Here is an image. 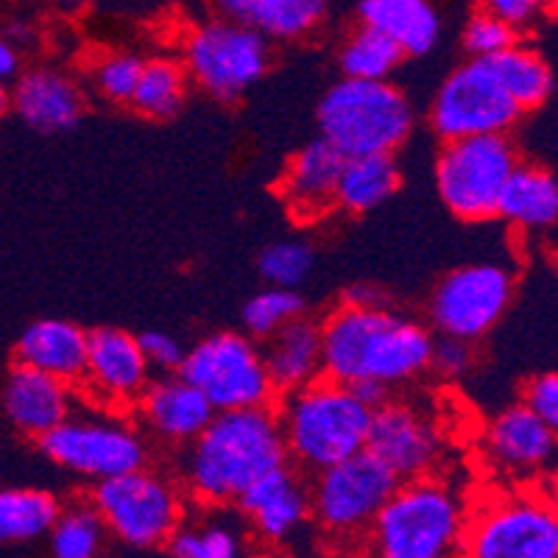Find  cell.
I'll return each mask as SVG.
<instances>
[{
  "instance_id": "1",
  "label": "cell",
  "mask_w": 558,
  "mask_h": 558,
  "mask_svg": "<svg viewBox=\"0 0 558 558\" xmlns=\"http://www.w3.org/2000/svg\"><path fill=\"white\" fill-rule=\"evenodd\" d=\"M318 327L324 377L343 386L377 383L391 391L430 372L433 332L383 302L357 305L343 299Z\"/></svg>"
},
{
  "instance_id": "37",
  "label": "cell",
  "mask_w": 558,
  "mask_h": 558,
  "mask_svg": "<svg viewBox=\"0 0 558 558\" xmlns=\"http://www.w3.org/2000/svg\"><path fill=\"white\" fill-rule=\"evenodd\" d=\"M313 263H316V254H313L307 243L279 241L263 248L257 268H260V277L266 279L268 286L293 288L296 291V286H302L311 277Z\"/></svg>"
},
{
  "instance_id": "17",
  "label": "cell",
  "mask_w": 558,
  "mask_h": 558,
  "mask_svg": "<svg viewBox=\"0 0 558 558\" xmlns=\"http://www.w3.org/2000/svg\"><path fill=\"white\" fill-rule=\"evenodd\" d=\"M366 450L397 475V481H416L436 472L441 458V436L425 411L411 402L386 400L375 408L368 427Z\"/></svg>"
},
{
  "instance_id": "47",
  "label": "cell",
  "mask_w": 558,
  "mask_h": 558,
  "mask_svg": "<svg viewBox=\"0 0 558 558\" xmlns=\"http://www.w3.org/2000/svg\"><path fill=\"white\" fill-rule=\"evenodd\" d=\"M51 3H57V7L62 9H82V7H89L93 0H51Z\"/></svg>"
},
{
  "instance_id": "12",
  "label": "cell",
  "mask_w": 558,
  "mask_h": 558,
  "mask_svg": "<svg viewBox=\"0 0 558 558\" xmlns=\"http://www.w3.org/2000/svg\"><path fill=\"white\" fill-rule=\"evenodd\" d=\"M43 456L59 470L89 477L93 483L148 466V445L143 430L126 418L107 416H73L53 427L37 441Z\"/></svg>"
},
{
  "instance_id": "24",
  "label": "cell",
  "mask_w": 558,
  "mask_h": 558,
  "mask_svg": "<svg viewBox=\"0 0 558 558\" xmlns=\"http://www.w3.org/2000/svg\"><path fill=\"white\" fill-rule=\"evenodd\" d=\"M263 361H266L277 397L311 386L318 377H324L322 327L305 316L296 318L282 327L277 336L268 338Z\"/></svg>"
},
{
  "instance_id": "4",
  "label": "cell",
  "mask_w": 558,
  "mask_h": 558,
  "mask_svg": "<svg viewBox=\"0 0 558 558\" xmlns=\"http://www.w3.org/2000/svg\"><path fill=\"white\" fill-rule=\"evenodd\" d=\"M274 411L282 427L288 461L313 475L366 450L375 416V408L330 377H318L311 386L286 393Z\"/></svg>"
},
{
  "instance_id": "44",
  "label": "cell",
  "mask_w": 558,
  "mask_h": 558,
  "mask_svg": "<svg viewBox=\"0 0 558 558\" xmlns=\"http://www.w3.org/2000/svg\"><path fill=\"white\" fill-rule=\"evenodd\" d=\"M213 7L218 9V14H221V17L248 23L254 7H257V0H213Z\"/></svg>"
},
{
  "instance_id": "14",
  "label": "cell",
  "mask_w": 558,
  "mask_h": 558,
  "mask_svg": "<svg viewBox=\"0 0 558 558\" xmlns=\"http://www.w3.org/2000/svg\"><path fill=\"white\" fill-rule=\"evenodd\" d=\"M514 299V274L497 263H472L447 274L430 296V324L441 336L475 343L495 330Z\"/></svg>"
},
{
  "instance_id": "13",
  "label": "cell",
  "mask_w": 558,
  "mask_h": 558,
  "mask_svg": "<svg viewBox=\"0 0 558 558\" xmlns=\"http://www.w3.org/2000/svg\"><path fill=\"white\" fill-rule=\"evenodd\" d=\"M517 107L486 59H470L458 64L441 82L430 104V126L438 137L450 140L481 137V134H508L520 121Z\"/></svg>"
},
{
  "instance_id": "26",
  "label": "cell",
  "mask_w": 558,
  "mask_h": 558,
  "mask_svg": "<svg viewBox=\"0 0 558 558\" xmlns=\"http://www.w3.org/2000/svg\"><path fill=\"white\" fill-rule=\"evenodd\" d=\"M497 218L522 232L547 229L558 221V182L550 171L520 162L502 191Z\"/></svg>"
},
{
  "instance_id": "25",
  "label": "cell",
  "mask_w": 558,
  "mask_h": 558,
  "mask_svg": "<svg viewBox=\"0 0 558 558\" xmlns=\"http://www.w3.org/2000/svg\"><path fill=\"white\" fill-rule=\"evenodd\" d=\"M361 26L386 34L405 57H425L441 37L433 0H361Z\"/></svg>"
},
{
  "instance_id": "23",
  "label": "cell",
  "mask_w": 558,
  "mask_h": 558,
  "mask_svg": "<svg viewBox=\"0 0 558 558\" xmlns=\"http://www.w3.org/2000/svg\"><path fill=\"white\" fill-rule=\"evenodd\" d=\"M89 332L68 318H39L20 332L14 355L20 366L51 375L57 380L76 386L87 363Z\"/></svg>"
},
{
  "instance_id": "27",
  "label": "cell",
  "mask_w": 558,
  "mask_h": 558,
  "mask_svg": "<svg viewBox=\"0 0 558 558\" xmlns=\"http://www.w3.org/2000/svg\"><path fill=\"white\" fill-rule=\"evenodd\" d=\"M402 173L393 154H363L347 157L341 179H338L336 207L349 216H363L380 207L383 202L400 191Z\"/></svg>"
},
{
  "instance_id": "36",
  "label": "cell",
  "mask_w": 558,
  "mask_h": 558,
  "mask_svg": "<svg viewBox=\"0 0 558 558\" xmlns=\"http://www.w3.org/2000/svg\"><path fill=\"white\" fill-rule=\"evenodd\" d=\"M143 62L146 59H140L132 51L101 53V57H96L93 64H89V84H93V89H96L104 101L129 107L134 87H137Z\"/></svg>"
},
{
  "instance_id": "35",
  "label": "cell",
  "mask_w": 558,
  "mask_h": 558,
  "mask_svg": "<svg viewBox=\"0 0 558 558\" xmlns=\"http://www.w3.org/2000/svg\"><path fill=\"white\" fill-rule=\"evenodd\" d=\"M302 311H305V302L293 288L268 286L243 305V327H246L248 338H266L268 341L282 327L302 318Z\"/></svg>"
},
{
  "instance_id": "30",
  "label": "cell",
  "mask_w": 558,
  "mask_h": 558,
  "mask_svg": "<svg viewBox=\"0 0 558 558\" xmlns=\"http://www.w3.org/2000/svg\"><path fill=\"white\" fill-rule=\"evenodd\" d=\"M187 84H191V78H187V70L182 62L168 57L146 59L129 107L148 121H168L184 107Z\"/></svg>"
},
{
  "instance_id": "19",
  "label": "cell",
  "mask_w": 558,
  "mask_h": 558,
  "mask_svg": "<svg viewBox=\"0 0 558 558\" xmlns=\"http://www.w3.org/2000/svg\"><path fill=\"white\" fill-rule=\"evenodd\" d=\"M343 157L327 140H313L288 159L279 177L277 193L296 223H316L336 209L338 179L343 171Z\"/></svg>"
},
{
  "instance_id": "9",
  "label": "cell",
  "mask_w": 558,
  "mask_h": 558,
  "mask_svg": "<svg viewBox=\"0 0 558 558\" xmlns=\"http://www.w3.org/2000/svg\"><path fill=\"white\" fill-rule=\"evenodd\" d=\"M187 78L218 101H238L271 68V48L257 28L241 20H209L182 45Z\"/></svg>"
},
{
  "instance_id": "41",
  "label": "cell",
  "mask_w": 558,
  "mask_h": 558,
  "mask_svg": "<svg viewBox=\"0 0 558 558\" xmlns=\"http://www.w3.org/2000/svg\"><path fill=\"white\" fill-rule=\"evenodd\" d=\"M140 349H143V355H146L148 366L159 368V372H166V375H173L179 372L184 361V352L187 349L179 343V338H173L171 332H162V330H148L143 336H137Z\"/></svg>"
},
{
  "instance_id": "10",
  "label": "cell",
  "mask_w": 558,
  "mask_h": 558,
  "mask_svg": "<svg viewBox=\"0 0 558 558\" xmlns=\"http://www.w3.org/2000/svg\"><path fill=\"white\" fill-rule=\"evenodd\" d=\"M397 486V475L363 450L316 472L313 486L307 488L311 520L332 542L355 547Z\"/></svg>"
},
{
  "instance_id": "16",
  "label": "cell",
  "mask_w": 558,
  "mask_h": 558,
  "mask_svg": "<svg viewBox=\"0 0 558 558\" xmlns=\"http://www.w3.org/2000/svg\"><path fill=\"white\" fill-rule=\"evenodd\" d=\"M151 383L137 336L121 327H101L89 332L87 363L78 386L104 411H132Z\"/></svg>"
},
{
  "instance_id": "38",
  "label": "cell",
  "mask_w": 558,
  "mask_h": 558,
  "mask_svg": "<svg viewBox=\"0 0 558 558\" xmlns=\"http://www.w3.org/2000/svg\"><path fill=\"white\" fill-rule=\"evenodd\" d=\"M517 34L520 32L514 26H508L506 20L477 9L470 23H466V28H463V48L472 59H492L506 51V48H511L517 43Z\"/></svg>"
},
{
  "instance_id": "22",
  "label": "cell",
  "mask_w": 558,
  "mask_h": 558,
  "mask_svg": "<svg viewBox=\"0 0 558 558\" xmlns=\"http://www.w3.org/2000/svg\"><path fill=\"white\" fill-rule=\"evenodd\" d=\"M12 109L34 132L62 134L82 121L87 96L82 84L64 70L32 68L14 82Z\"/></svg>"
},
{
  "instance_id": "5",
  "label": "cell",
  "mask_w": 558,
  "mask_h": 558,
  "mask_svg": "<svg viewBox=\"0 0 558 558\" xmlns=\"http://www.w3.org/2000/svg\"><path fill=\"white\" fill-rule=\"evenodd\" d=\"M461 558H558V511L545 488H483L470 500Z\"/></svg>"
},
{
  "instance_id": "39",
  "label": "cell",
  "mask_w": 558,
  "mask_h": 558,
  "mask_svg": "<svg viewBox=\"0 0 558 558\" xmlns=\"http://www.w3.org/2000/svg\"><path fill=\"white\" fill-rule=\"evenodd\" d=\"M472 366H475V349H472L470 341L441 336V341L433 343L430 368L438 377L458 380V377L466 375Z\"/></svg>"
},
{
  "instance_id": "34",
  "label": "cell",
  "mask_w": 558,
  "mask_h": 558,
  "mask_svg": "<svg viewBox=\"0 0 558 558\" xmlns=\"http://www.w3.org/2000/svg\"><path fill=\"white\" fill-rule=\"evenodd\" d=\"M171 558H246L243 533L227 520H198L179 525L166 545Z\"/></svg>"
},
{
  "instance_id": "40",
  "label": "cell",
  "mask_w": 558,
  "mask_h": 558,
  "mask_svg": "<svg viewBox=\"0 0 558 558\" xmlns=\"http://www.w3.org/2000/svg\"><path fill=\"white\" fill-rule=\"evenodd\" d=\"M522 402L547 425V430L558 438V372L536 375L527 380Z\"/></svg>"
},
{
  "instance_id": "46",
  "label": "cell",
  "mask_w": 558,
  "mask_h": 558,
  "mask_svg": "<svg viewBox=\"0 0 558 558\" xmlns=\"http://www.w3.org/2000/svg\"><path fill=\"white\" fill-rule=\"evenodd\" d=\"M9 107H12V96H9L7 84H0V118L9 112Z\"/></svg>"
},
{
  "instance_id": "45",
  "label": "cell",
  "mask_w": 558,
  "mask_h": 558,
  "mask_svg": "<svg viewBox=\"0 0 558 558\" xmlns=\"http://www.w3.org/2000/svg\"><path fill=\"white\" fill-rule=\"evenodd\" d=\"M542 488H545V495L550 497V502H553V506H556V511H558V463H556V466H553L550 475L545 477Z\"/></svg>"
},
{
  "instance_id": "42",
  "label": "cell",
  "mask_w": 558,
  "mask_h": 558,
  "mask_svg": "<svg viewBox=\"0 0 558 558\" xmlns=\"http://www.w3.org/2000/svg\"><path fill=\"white\" fill-rule=\"evenodd\" d=\"M477 9L506 20L508 26L522 32V28L533 26L550 9V0H477Z\"/></svg>"
},
{
  "instance_id": "11",
  "label": "cell",
  "mask_w": 558,
  "mask_h": 558,
  "mask_svg": "<svg viewBox=\"0 0 558 558\" xmlns=\"http://www.w3.org/2000/svg\"><path fill=\"white\" fill-rule=\"evenodd\" d=\"M179 375L198 388L216 413L271 408L277 391L263 349L243 332H213L184 352Z\"/></svg>"
},
{
  "instance_id": "15",
  "label": "cell",
  "mask_w": 558,
  "mask_h": 558,
  "mask_svg": "<svg viewBox=\"0 0 558 558\" xmlns=\"http://www.w3.org/2000/svg\"><path fill=\"white\" fill-rule=\"evenodd\" d=\"M483 463L508 486L545 483L558 463V438L525 402L506 408L481 436Z\"/></svg>"
},
{
  "instance_id": "29",
  "label": "cell",
  "mask_w": 558,
  "mask_h": 558,
  "mask_svg": "<svg viewBox=\"0 0 558 558\" xmlns=\"http://www.w3.org/2000/svg\"><path fill=\"white\" fill-rule=\"evenodd\" d=\"M486 62L492 68V73L497 76V82L508 93V98L522 112H531V109L542 107L547 101V96L553 93L550 64L545 62V57L539 51H533L531 45H522L520 39L511 48L497 53V57L486 59Z\"/></svg>"
},
{
  "instance_id": "20",
  "label": "cell",
  "mask_w": 558,
  "mask_h": 558,
  "mask_svg": "<svg viewBox=\"0 0 558 558\" xmlns=\"http://www.w3.org/2000/svg\"><path fill=\"white\" fill-rule=\"evenodd\" d=\"M252 531L268 545H282L311 520V495L291 466H279L241 495L235 502Z\"/></svg>"
},
{
  "instance_id": "8",
  "label": "cell",
  "mask_w": 558,
  "mask_h": 558,
  "mask_svg": "<svg viewBox=\"0 0 558 558\" xmlns=\"http://www.w3.org/2000/svg\"><path fill=\"white\" fill-rule=\"evenodd\" d=\"M520 166V151L508 134L450 140L436 159V191L461 221L497 218L502 191Z\"/></svg>"
},
{
  "instance_id": "32",
  "label": "cell",
  "mask_w": 558,
  "mask_h": 558,
  "mask_svg": "<svg viewBox=\"0 0 558 558\" xmlns=\"http://www.w3.org/2000/svg\"><path fill=\"white\" fill-rule=\"evenodd\" d=\"M405 53L375 28L361 26L347 37L338 51V68L343 78H361V82H388L393 70L400 68Z\"/></svg>"
},
{
  "instance_id": "33",
  "label": "cell",
  "mask_w": 558,
  "mask_h": 558,
  "mask_svg": "<svg viewBox=\"0 0 558 558\" xmlns=\"http://www.w3.org/2000/svg\"><path fill=\"white\" fill-rule=\"evenodd\" d=\"M327 17V0H257L248 26L266 39L296 43L316 32Z\"/></svg>"
},
{
  "instance_id": "6",
  "label": "cell",
  "mask_w": 558,
  "mask_h": 558,
  "mask_svg": "<svg viewBox=\"0 0 558 558\" xmlns=\"http://www.w3.org/2000/svg\"><path fill=\"white\" fill-rule=\"evenodd\" d=\"M318 132L343 157L393 154L411 137L413 107L391 82L341 78L318 101Z\"/></svg>"
},
{
  "instance_id": "21",
  "label": "cell",
  "mask_w": 558,
  "mask_h": 558,
  "mask_svg": "<svg viewBox=\"0 0 558 558\" xmlns=\"http://www.w3.org/2000/svg\"><path fill=\"white\" fill-rule=\"evenodd\" d=\"M0 411L14 430L39 441L73 413V386L17 363L0 388Z\"/></svg>"
},
{
  "instance_id": "28",
  "label": "cell",
  "mask_w": 558,
  "mask_h": 558,
  "mask_svg": "<svg viewBox=\"0 0 558 558\" xmlns=\"http://www.w3.org/2000/svg\"><path fill=\"white\" fill-rule=\"evenodd\" d=\"M62 502L45 488H0V545L17 547L48 539Z\"/></svg>"
},
{
  "instance_id": "3",
  "label": "cell",
  "mask_w": 558,
  "mask_h": 558,
  "mask_svg": "<svg viewBox=\"0 0 558 558\" xmlns=\"http://www.w3.org/2000/svg\"><path fill=\"white\" fill-rule=\"evenodd\" d=\"M470 500L445 477L402 481L357 542L361 558H461Z\"/></svg>"
},
{
  "instance_id": "31",
  "label": "cell",
  "mask_w": 558,
  "mask_h": 558,
  "mask_svg": "<svg viewBox=\"0 0 558 558\" xmlns=\"http://www.w3.org/2000/svg\"><path fill=\"white\" fill-rule=\"evenodd\" d=\"M107 536V527L93 502L76 500L59 511L48 533V553L51 558H101Z\"/></svg>"
},
{
  "instance_id": "2",
  "label": "cell",
  "mask_w": 558,
  "mask_h": 558,
  "mask_svg": "<svg viewBox=\"0 0 558 558\" xmlns=\"http://www.w3.org/2000/svg\"><path fill=\"white\" fill-rule=\"evenodd\" d=\"M286 463V441L274 405L216 413L202 436L184 447L182 488L202 506L223 508Z\"/></svg>"
},
{
  "instance_id": "7",
  "label": "cell",
  "mask_w": 558,
  "mask_h": 558,
  "mask_svg": "<svg viewBox=\"0 0 558 558\" xmlns=\"http://www.w3.org/2000/svg\"><path fill=\"white\" fill-rule=\"evenodd\" d=\"M87 500L109 536L137 553L162 550L187 520L184 488L151 466L98 481Z\"/></svg>"
},
{
  "instance_id": "48",
  "label": "cell",
  "mask_w": 558,
  "mask_h": 558,
  "mask_svg": "<svg viewBox=\"0 0 558 558\" xmlns=\"http://www.w3.org/2000/svg\"><path fill=\"white\" fill-rule=\"evenodd\" d=\"M550 9H558V0H550Z\"/></svg>"
},
{
  "instance_id": "18",
  "label": "cell",
  "mask_w": 558,
  "mask_h": 558,
  "mask_svg": "<svg viewBox=\"0 0 558 558\" xmlns=\"http://www.w3.org/2000/svg\"><path fill=\"white\" fill-rule=\"evenodd\" d=\"M132 411L137 413L140 430L173 447L193 445L216 416L207 397L179 372L148 383Z\"/></svg>"
},
{
  "instance_id": "49",
  "label": "cell",
  "mask_w": 558,
  "mask_h": 558,
  "mask_svg": "<svg viewBox=\"0 0 558 558\" xmlns=\"http://www.w3.org/2000/svg\"><path fill=\"white\" fill-rule=\"evenodd\" d=\"M556 268H558V254H556Z\"/></svg>"
},
{
  "instance_id": "43",
  "label": "cell",
  "mask_w": 558,
  "mask_h": 558,
  "mask_svg": "<svg viewBox=\"0 0 558 558\" xmlns=\"http://www.w3.org/2000/svg\"><path fill=\"white\" fill-rule=\"evenodd\" d=\"M20 76V51L17 45L9 43L3 34H0V84L12 82Z\"/></svg>"
}]
</instances>
